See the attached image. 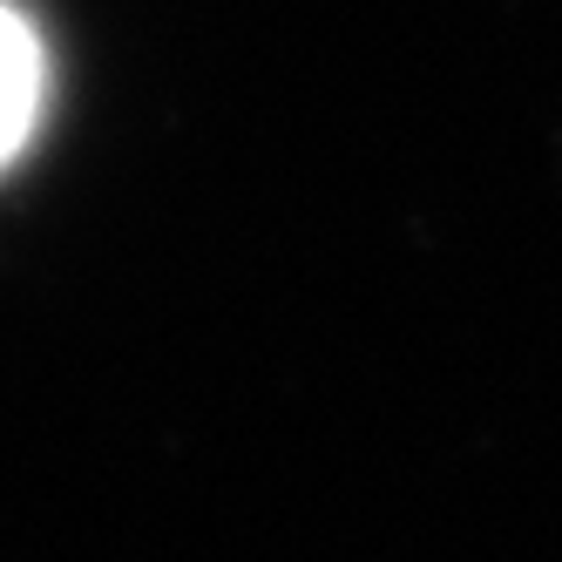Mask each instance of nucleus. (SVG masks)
Returning <instances> with one entry per match:
<instances>
[{
	"label": "nucleus",
	"instance_id": "1",
	"mask_svg": "<svg viewBox=\"0 0 562 562\" xmlns=\"http://www.w3.org/2000/svg\"><path fill=\"white\" fill-rule=\"evenodd\" d=\"M42 95H48L42 42H34V27L0 0V164L27 143L34 115H42Z\"/></svg>",
	"mask_w": 562,
	"mask_h": 562
}]
</instances>
